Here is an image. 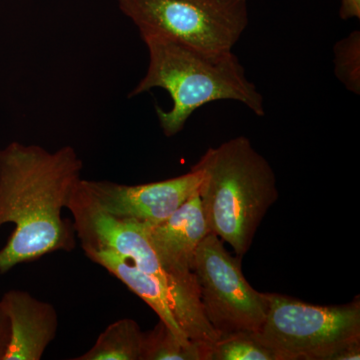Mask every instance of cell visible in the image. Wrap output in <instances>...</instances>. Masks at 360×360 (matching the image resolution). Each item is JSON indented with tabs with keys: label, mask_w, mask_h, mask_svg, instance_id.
I'll list each match as a JSON object with an SVG mask.
<instances>
[{
	"label": "cell",
	"mask_w": 360,
	"mask_h": 360,
	"mask_svg": "<svg viewBox=\"0 0 360 360\" xmlns=\"http://www.w3.org/2000/svg\"><path fill=\"white\" fill-rule=\"evenodd\" d=\"M84 253L91 262L108 270L124 283L134 295L141 298L158 314L160 321L165 322L179 338L186 341L191 340L180 328L175 316L172 298L160 279L142 271L131 262L115 253L96 250L84 251Z\"/></svg>",
	"instance_id": "8fae6325"
},
{
	"label": "cell",
	"mask_w": 360,
	"mask_h": 360,
	"mask_svg": "<svg viewBox=\"0 0 360 360\" xmlns=\"http://www.w3.org/2000/svg\"><path fill=\"white\" fill-rule=\"evenodd\" d=\"M141 39L148 47V68L129 97L158 87L167 90L172 108L156 106V115L167 137L179 134L194 111L213 101H236L255 115H265L264 96L232 51H208L160 34Z\"/></svg>",
	"instance_id": "7a4b0ae2"
},
{
	"label": "cell",
	"mask_w": 360,
	"mask_h": 360,
	"mask_svg": "<svg viewBox=\"0 0 360 360\" xmlns=\"http://www.w3.org/2000/svg\"><path fill=\"white\" fill-rule=\"evenodd\" d=\"M201 181L202 174L194 169L174 179L139 186L82 179L87 193L104 212L117 219L146 224L168 219L198 193Z\"/></svg>",
	"instance_id": "ba28073f"
},
{
	"label": "cell",
	"mask_w": 360,
	"mask_h": 360,
	"mask_svg": "<svg viewBox=\"0 0 360 360\" xmlns=\"http://www.w3.org/2000/svg\"><path fill=\"white\" fill-rule=\"evenodd\" d=\"M66 208L72 214L73 229L82 250L115 253L160 279L169 293L175 316L187 338L212 350L219 335L206 319L200 293L165 269L149 243L143 224L117 219L104 212L87 193L82 179L71 194Z\"/></svg>",
	"instance_id": "277c9868"
},
{
	"label": "cell",
	"mask_w": 360,
	"mask_h": 360,
	"mask_svg": "<svg viewBox=\"0 0 360 360\" xmlns=\"http://www.w3.org/2000/svg\"><path fill=\"white\" fill-rule=\"evenodd\" d=\"M11 341V323L8 317L0 307V360H4Z\"/></svg>",
	"instance_id": "2e32d148"
},
{
	"label": "cell",
	"mask_w": 360,
	"mask_h": 360,
	"mask_svg": "<svg viewBox=\"0 0 360 360\" xmlns=\"http://www.w3.org/2000/svg\"><path fill=\"white\" fill-rule=\"evenodd\" d=\"M360 359V341H354L345 345L336 352L330 360H359Z\"/></svg>",
	"instance_id": "ac0fdd59"
},
{
	"label": "cell",
	"mask_w": 360,
	"mask_h": 360,
	"mask_svg": "<svg viewBox=\"0 0 360 360\" xmlns=\"http://www.w3.org/2000/svg\"><path fill=\"white\" fill-rule=\"evenodd\" d=\"M210 360H277V357L253 331H238L219 338Z\"/></svg>",
	"instance_id": "5bb4252c"
},
{
	"label": "cell",
	"mask_w": 360,
	"mask_h": 360,
	"mask_svg": "<svg viewBox=\"0 0 360 360\" xmlns=\"http://www.w3.org/2000/svg\"><path fill=\"white\" fill-rule=\"evenodd\" d=\"M266 317L255 333L277 360H330L336 352L360 341V300L340 305H314L265 292Z\"/></svg>",
	"instance_id": "5b68a950"
},
{
	"label": "cell",
	"mask_w": 360,
	"mask_h": 360,
	"mask_svg": "<svg viewBox=\"0 0 360 360\" xmlns=\"http://www.w3.org/2000/svg\"><path fill=\"white\" fill-rule=\"evenodd\" d=\"M340 16L343 20H359L360 0H340Z\"/></svg>",
	"instance_id": "e0dca14e"
},
{
	"label": "cell",
	"mask_w": 360,
	"mask_h": 360,
	"mask_svg": "<svg viewBox=\"0 0 360 360\" xmlns=\"http://www.w3.org/2000/svg\"><path fill=\"white\" fill-rule=\"evenodd\" d=\"M210 348L182 340L163 321L143 333L141 360H210Z\"/></svg>",
	"instance_id": "4fadbf2b"
},
{
	"label": "cell",
	"mask_w": 360,
	"mask_h": 360,
	"mask_svg": "<svg viewBox=\"0 0 360 360\" xmlns=\"http://www.w3.org/2000/svg\"><path fill=\"white\" fill-rule=\"evenodd\" d=\"M203 312L219 338L262 328L266 317L265 292L255 290L246 281L240 262L232 257L221 239L207 233L194 255Z\"/></svg>",
	"instance_id": "52a82bcc"
},
{
	"label": "cell",
	"mask_w": 360,
	"mask_h": 360,
	"mask_svg": "<svg viewBox=\"0 0 360 360\" xmlns=\"http://www.w3.org/2000/svg\"><path fill=\"white\" fill-rule=\"evenodd\" d=\"M143 331L134 319L112 322L94 347L75 360H141Z\"/></svg>",
	"instance_id": "7c38bea8"
},
{
	"label": "cell",
	"mask_w": 360,
	"mask_h": 360,
	"mask_svg": "<svg viewBox=\"0 0 360 360\" xmlns=\"http://www.w3.org/2000/svg\"><path fill=\"white\" fill-rule=\"evenodd\" d=\"M82 168L70 146L51 153L13 141L0 148V229L14 225L0 250V274L49 253L75 250L72 222L61 213L82 179Z\"/></svg>",
	"instance_id": "6da1fadb"
},
{
	"label": "cell",
	"mask_w": 360,
	"mask_h": 360,
	"mask_svg": "<svg viewBox=\"0 0 360 360\" xmlns=\"http://www.w3.org/2000/svg\"><path fill=\"white\" fill-rule=\"evenodd\" d=\"M0 307L11 323V341L4 360L41 359L58 335L56 307L20 290L4 293Z\"/></svg>",
	"instance_id": "30bf717a"
},
{
	"label": "cell",
	"mask_w": 360,
	"mask_h": 360,
	"mask_svg": "<svg viewBox=\"0 0 360 360\" xmlns=\"http://www.w3.org/2000/svg\"><path fill=\"white\" fill-rule=\"evenodd\" d=\"M141 37L160 34L208 51H231L248 25V0H118Z\"/></svg>",
	"instance_id": "8992f818"
},
{
	"label": "cell",
	"mask_w": 360,
	"mask_h": 360,
	"mask_svg": "<svg viewBox=\"0 0 360 360\" xmlns=\"http://www.w3.org/2000/svg\"><path fill=\"white\" fill-rule=\"evenodd\" d=\"M142 224L165 269L200 293L193 271L194 255L208 231L200 194H194L160 224Z\"/></svg>",
	"instance_id": "9c48e42d"
},
{
	"label": "cell",
	"mask_w": 360,
	"mask_h": 360,
	"mask_svg": "<svg viewBox=\"0 0 360 360\" xmlns=\"http://www.w3.org/2000/svg\"><path fill=\"white\" fill-rule=\"evenodd\" d=\"M191 169L202 174L198 194L208 233L243 257L278 198L271 165L248 137L238 136L208 148Z\"/></svg>",
	"instance_id": "3957f363"
},
{
	"label": "cell",
	"mask_w": 360,
	"mask_h": 360,
	"mask_svg": "<svg viewBox=\"0 0 360 360\" xmlns=\"http://www.w3.org/2000/svg\"><path fill=\"white\" fill-rule=\"evenodd\" d=\"M335 72L348 91L360 94V32L354 30L335 45Z\"/></svg>",
	"instance_id": "9a60e30c"
}]
</instances>
